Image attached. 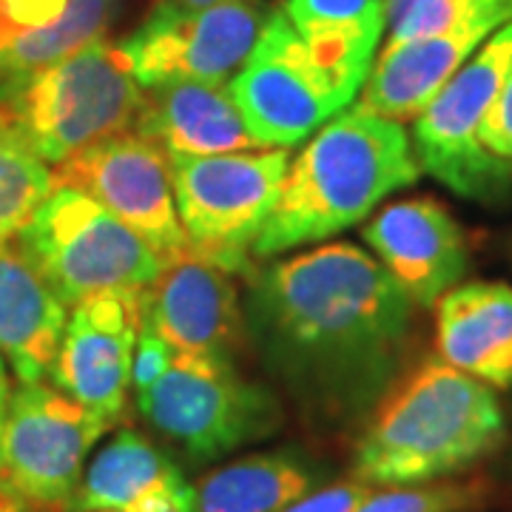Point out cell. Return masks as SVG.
<instances>
[{"label": "cell", "mask_w": 512, "mask_h": 512, "mask_svg": "<svg viewBox=\"0 0 512 512\" xmlns=\"http://www.w3.org/2000/svg\"><path fill=\"white\" fill-rule=\"evenodd\" d=\"M413 302L353 242H330L248 274L245 330L305 413L367 416L399 379Z\"/></svg>", "instance_id": "cell-1"}, {"label": "cell", "mask_w": 512, "mask_h": 512, "mask_svg": "<svg viewBox=\"0 0 512 512\" xmlns=\"http://www.w3.org/2000/svg\"><path fill=\"white\" fill-rule=\"evenodd\" d=\"M419 177V160L402 123L359 103L348 106L333 114L291 160L251 256L268 259L336 237Z\"/></svg>", "instance_id": "cell-2"}, {"label": "cell", "mask_w": 512, "mask_h": 512, "mask_svg": "<svg viewBox=\"0 0 512 512\" xmlns=\"http://www.w3.org/2000/svg\"><path fill=\"white\" fill-rule=\"evenodd\" d=\"M504 439L507 413L493 387L441 359H424L370 410L353 478L370 487L453 478Z\"/></svg>", "instance_id": "cell-3"}, {"label": "cell", "mask_w": 512, "mask_h": 512, "mask_svg": "<svg viewBox=\"0 0 512 512\" xmlns=\"http://www.w3.org/2000/svg\"><path fill=\"white\" fill-rule=\"evenodd\" d=\"M143 94L120 46L100 35L0 89V123L43 163L60 165L97 140L131 131Z\"/></svg>", "instance_id": "cell-4"}, {"label": "cell", "mask_w": 512, "mask_h": 512, "mask_svg": "<svg viewBox=\"0 0 512 512\" xmlns=\"http://www.w3.org/2000/svg\"><path fill=\"white\" fill-rule=\"evenodd\" d=\"M15 242L72 308L97 293L143 296L165 265L154 245L72 185H55Z\"/></svg>", "instance_id": "cell-5"}, {"label": "cell", "mask_w": 512, "mask_h": 512, "mask_svg": "<svg viewBox=\"0 0 512 512\" xmlns=\"http://www.w3.org/2000/svg\"><path fill=\"white\" fill-rule=\"evenodd\" d=\"M168 157L188 251L231 276L251 274V248L279 200L291 151L259 148L214 157Z\"/></svg>", "instance_id": "cell-6"}, {"label": "cell", "mask_w": 512, "mask_h": 512, "mask_svg": "<svg viewBox=\"0 0 512 512\" xmlns=\"http://www.w3.org/2000/svg\"><path fill=\"white\" fill-rule=\"evenodd\" d=\"M137 410L194 464L268 439L282 424L274 393L242 379L234 362L180 353L157 382L137 393Z\"/></svg>", "instance_id": "cell-7"}, {"label": "cell", "mask_w": 512, "mask_h": 512, "mask_svg": "<svg viewBox=\"0 0 512 512\" xmlns=\"http://www.w3.org/2000/svg\"><path fill=\"white\" fill-rule=\"evenodd\" d=\"M512 72V23L487 37L413 120L410 143L424 174L464 200L498 205L512 194V163L478 143V128Z\"/></svg>", "instance_id": "cell-8"}, {"label": "cell", "mask_w": 512, "mask_h": 512, "mask_svg": "<svg viewBox=\"0 0 512 512\" xmlns=\"http://www.w3.org/2000/svg\"><path fill=\"white\" fill-rule=\"evenodd\" d=\"M228 89L265 148H291L311 137L362 92L302 40L285 9L271 12Z\"/></svg>", "instance_id": "cell-9"}, {"label": "cell", "mask_w": 512, "mask_h": 512, "mask_svg": "<svg viewBox=\"0 0 512 512\" xmlns=\"http://www.w3.org/2000/svg\"><path fill=\"white\" fill-rule=\"evenodd\" d=\"M109 427L55 384H18L0 430V490L37 512H69L86 458Z\"/></svg>", "instance_id": "cell-10"}, {"label": "cell", "mask_w": 512, "mask_h": 512, "mask_svg": "<svg viewBox=\"0 0 512 512\" xmlns=\"http://www.w3.org/2000/svg\"><path fill=\"white\" fill-rule=\"evenodd\" d=\"M265 18L259 0H220L200 9L154 3L117 46L143 89L177 80L228 83L251 55Z\"/></svg>", "instance_id": "cell-11"}, {"label": "cell", "mask_w": 512, "mask_h": 512, "mask_svg": "<svg viewBox=\"0 0 512 512\" xmlns=\"http://www.w3.org/2000/svg\"><path fill=\"white\" fill-rule=\"evenodd\" d=\"M55 185H72L109 208L168 259L188 254L177 202L171 157L143 134L120 131L55 165Z\"/></svg>", "instance_id": "cell-12"}, {"label": "cell", "mask_w": 512, "mask_h": 512, "mask_svg": "<svg viewBox=\"0 0 512 512\" xmlns=\"http://www.w3.org/2000/svg\"><path fill=\"white\" fill-rule=\"evenodd\" d=\"M137 336L140 296H89L66 319L49 379L74 402L117 424L126 413Z\"/></svg>", "instance_id": "cell-13"}, {"label": "cell", "mask_w": 512, "mask_h": 512, "mask_svg": "<svg viewBox=\"0 0 512 512\" xmlns=\"http://www.w3.org/2000/svg\"><path fill=\"white\" fill-rule=\"evenodd\" d=\"M140 325L180 356L234 362L245 328L234 276L191 251L168 259L140 296Z\"/></svg>", "instance_id": "cell-14"}, {"label": "cell", "mask_w": 512, "mask_h": 512, "mask_svg": "<svg viewBox=\"0 0 512 512\" xmlns=\"http://www.w3.org/2000/svg\"><path fill=\"white\" fill-rule=\"evenodd\" d=\"M362 239L416 308H436L470 268L461 225L433 197L390 202L362 228Z\"/></svg>", "instance_id": "cell-15"}, {"label": "cell", "mask_w": 512, "mask_h": 512, "mask_svg": "<svg viewBox=\"0 0 512 512\" xmlns=\"http://www.w3.org/2000/svg\"><path fill=\"white\" fill-rule=\"evenodd\" d=\"M143 92L134 131L168 154L214 157L265 148L239 111L228 83L177 80Z\"/></svg>", "instance_id": "cell-16"}, {"label": "cell", "mask_w": 512, "mask_h": 512, "mask_svg": "<svg viewBox=\"0 0 512 512\" xmlns=\"http://www.w3.org/2000/svg\"><path fill=\"white\" fill-rule=\"evenodd\" d=\"M493 32H498L493 23H467L444 35L384 46L362 86L359 106L396 123L416 120Z\"/></svg>", "instance_id": "cell-17"}, {"label": "cell", "mask_w": 512, "mask_h": 512, "mask_svg": "<svg viewBox=\"0 0 512 512\" xmlns=\"http://www.w3.org/2000/svg\"><path fill=\"white\" fill-rule=\"evenodd\" d=\"M436 353L493 390H512V288L456 285L436 302Z\"/></svg>", "instance_id": "cell-18"}, {"label": "cell", "mask_w": 512, "mask_h": 512, "mask_svg": "<svg viewBox=\"0 0 512 512\" xmlns=\"http://www.w3.org/2000/svg\"><path fill=\"white\" fill-rule=\"evenodd\" d=\"M69 305L20 251L0 248V356L20 384L43 382L55 365Z\"/></svg>", "instance_id": "cell-19"}, {"label": "cell", "mask_w": 512, "mask_h": 512, "mask_svg": "<svg viewBox=\"0 0 512 512\" xmlns=\"http://www.w3.org/2000/svg\"><path fill=\"white\" fill-rule=\"evenodd\" d=\"M114 6L117 0H0V89L103 35Z\"/></svg>", "instance_id": "cell-20"}, {"label": "cell", "mask_w": 512, "mask_h": 512, "mask_svg": "<svg viewBox=\"0 0 512 512\" xmlns=\"http://www.w3.org/2000/svg\"><path fill=\"white\" fill-rule=\"evenodd\" d=\"M322 470L299 453H254L194 484V512H279L313 493Z\"/></svg>", "instance_id": "cell-21"}, {"label": "cell", "mask_w": 512, "mask_h": 512, "mask_svg": "<svg viewBox=\"0 0 512 512\" xmlns=\"http://www.w3.org/2000/svg\"><path fill=\"white\" fill-rule=\"evenodd\" d=\"M188 481L180 467L137 430H120L86 464L69 512L126 510L148 495L177 490Z\"/></svg>", "instance_id": "cell-22"}, {"label": "cell", "mask_w": 512, "mask_h": 512, "mask_svg": "<svg viewBox=\"0 0 512 512\" xmlns=\"http://www.w3.org/2000/svg\"><path fill=\"white\" fill-rule=\"evenodd\" d=\"M282 9L316 55L365 86L384 35V0H285Z\"/></svg>", "instance_id": "cell-23"}, {"label": "cell", "mask_w": 512, "mask_h": 512, "mask_svg": "<svg viewBox=\"0 0 512 512\" xmlns=\"http://www.w3.org/2000/svg\"><path fill=\"white\" fill-rule=\"evenodd\" d=\"M467 23H512V0H384L387 46L436 37Z\"/></svg>", "instance_id": "cell-24"}, {"label": "cell", "mask_w": 512, "mask_h": 512, "mask_svg": "<svg viewBox=\"0 0 512 512\" xmlns=\"http://www.w3.org/2000/svg\"><path fill=\"white\" fill-rule=\"evenodd\" d=\"M55 188L49 163L0 123V248L15 242L40 202Z\"/></svg>", "instance_id": "cell-25"}, {"label": "cell", "mask_w": 512, "mask_h": 512, "mask_svg": "<svg viewBox=\"0 0 512 512\" xmlns=\"http://www.w3.org/2000/svg\"><path fill=\"white\" fill-rule=\"evenodd\" d=\"M490 501L484 478H441L370 490L353 512H476Z\"/></svg>", "instance_id": "cell-26"}, {"label": "cell", "mask_w": 512, "mask_h": 512, "mask_svg": "<svg viewBox=\"0 0 512 512\" xmlns=\"http://www.w3.org/2000/svg\"><path fill=\"white\" fill-rule=\"evenodd\" d=\"M478 143L498 160L512 163V72L507 74L493 106L484 114V123L478 128Z\"/></svg>", "instance_id": "cell-27"}, {"label": "cell", "mask_w": 512, "mask_h": 512, "mask_svg": "<svg viewBox=\"0 0 512 512\" xmlns=\"http://www.w3.org/2000/svg\"><path fill=\"white\" fill-rule=\"evenodd\" d=\"M373 487L359 481V478H348V481H336L328 487H319L313 493L296 498L285 510L279 512H353L359 507V501L370 493Z\"/></svg>", "instance_id": "cell-28"}, {"label": "cell", "mask_w": 512, "mask_h": 512, "mask_svg": "<svg viewBox=\"0 0 512 512\" xmlns=\"http://www.w3.org/2000/svg\"><path fill=\"white\" fill-rule=\"evenodd\" d=\"M174 350L171 345H165L157 333H151L148 328L140 325V336H137V348H134V365H131V384L134 393L146 390L151 384L163 376L168 365L174 362Z\"/></svg>", "instance_id": "cell-29"}, {"label": "cell", "mask_w": 512, "mask_h": 512, "mask_svg": "<svg viewBox=\"0 0 512 512\" xmlns=\"http://www.w3.org/2000/svg\"><path fill=\"white\" fill-rule=\"evenodd\" d=\"M100 512H194V484H185L177 490H163L131 504L126 510H100Z\"/></svg>", "instance_id": "cell-30"}, {"label": "cell", "mask_w": 512, "mask_h": 512, "mask_svg": "<svg viewBox=\"0 0 512 512\" xmlns=\"http://www.w3.org/2000/svg\"><path fill=\"white\" fill-rule=\"evenodd\" d=\"M9 399H12V382H9V370H6V359L0 356V430H3V421H6Z\"/></svg>", "instance_id": "cell-31"}, {"label": "cell", "mask_w": 512, "mask_h": 512, "mask_svg": "<svg viewBox=\"0 0 512 512\" xmlns=\"http://www.w3.org/2000/svg\"><path fill=\"white\" fill-rule=\"evenodd\" d=\"M0 512H37V510L26 507L23 501H18V498H12V495L0 490Z\"/></svg>", "instance_id": "cell-32"}, {"label": "cell", "mask_w": 512, "mask_h": 512, "mask_svg": "<svg viewBox=\"0 0 512 512\" xmlns=\"http://www.w3.org/2000/svg\"><path fill=\"white\" fill-rule=\"evenodd\" d=\"M157 3H177V6H191V9H200V6L220 3V0H157Z\"/></svg>", "instance_id": "cell-33"}, {"label": "cell", "mask_w": 512, "mask_h": 512, "mask_svg": "<svg viewBox=\"0 0 512 512\" xmlns=\"http://www.w3.org/2000/svg\"><path fill=\"white\" fill-rule=\"evenodd\" d=\"M510 421H512V407H510Z\"/></svg>", "instance_id": "cell-34"}]
</instances>
